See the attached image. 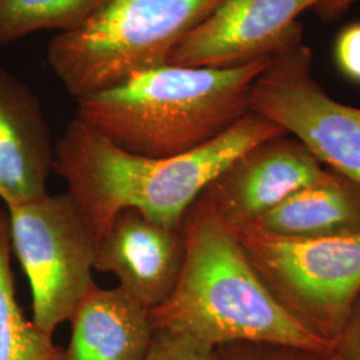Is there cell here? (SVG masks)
I'll return each instance as SVG.
<instances>
[{"mask_svg": "<svg viewBox=\"0 0 360 360\" xmlns=\"http://www.w3.org/2000/svg\"><path fill=\"white\" fill-rule=\"evenodd\" d=\"M287 135L251 111L187 154L148 158L132 154L74 117L55 144L53 171L99 240L116 214L135 208L168 226H181L187 210L235 158L257 143Z\"/></svg>", "mask_w": 360, "mask_h": 360, "instance_id": "cell-1", "label": "cell"}, {"mask_svg": "<svg viewBox=\"0 0 360 360\" xmlns=\"http://www.w3.org/2000/svg\"><path fill=\"white\" fill-rule=\"evenodd\" d=\"M186 254L167 300L148 309L155 330L188 335L212 347L270 342L333 349L311 334L271 295L245 257L236 232L203 193L181 220Z\"/></svg>", "mask_w": 360, "mask_h": 360, "instance_id": "cell-2", "label": "cell"}, {"mask_svg": "<svg viewBox=\"0 0 360 360\" xmlns=\"http://www.w3.org/2000/svg\"><path fill=\"white\" fill-rule=\"evenodd\" d=\"M270 62L232 68L159 65L77 99L75 117L132 154H187L251 112L254 83Z\"/></svg>", "mask_w": 360, "mask_h": 360, "instance_id": "cell-3", "label": "cell"}, {"mask_svg": "<svg viewBox=\"0 0 360 360\" xmlns=\"http://www.w3.org/2000/svg\"><path fill=\"white\" fill-rule=\"evenodd\" d=\"M223 0H101L84 23L53 37L47 60L80 99L167 65L183 39Z\"/></svg>", "mask_w": 360, "mask_h": 360, "instance_id": "cell-4", "label": "cell"}, {"mask_svg": "<svg viewBox=\"0 0 360 360\" xmlns=\"http://www.w3.org/2000/svg\"><path fill=\"white\" fill-rule=\"evenodd\" d=\"M233 231L275 300L334 348L360 294V235L291 239L252 224Z\"/></svg>", "mask_w": 360, "mask_h": 360, "instance_id": "cell-5", "label": "cell"}, {"mask_svg": "<svg viewBox=\"0 0 360 360\" xmlns=\"http://www.w3.org/2000/svg\"><path fill=\"white\" fill-rule=\"evenodd\" d=\"M7 210L11 245L31 284L32 322L52 336L95 283L98 239L68 193Z\"/></svg>", "mask_w": 360, "mask_h": 360, "instance_id": "cell-6", "label": "cell"}, {"mask_svg": "<svg viewBox=\"0 0 360 360\" xmlns=\"http://www.w3.org/2000/svg\"><path fill=\"white\" fill-rule=\"evenodd\" d=\"M251 111L303 143L324 167L360 186V108L336 102L312 75L300 44L271 59L251 92Z\"/></svg>", "mask_w": 360, "mask_h": 360, "instance_id": "cell-7", "label": "cell"}, {"mask_svg": "<svg viewBox=\"0 0 360 360\" xmlns=\"http://www.w3.org/2000/svg\"><path fill=\"white\" fill-rule=\"evenodd\" d=\"M322 0H223L180 41L167 65L232 68L274 59L303 44L297 18Z\"/></svg>", "mask_w": 360, "mask_h": 360, "instance_id": "cell-8", "label": "cell"}, {"mask_svg": "<svg viewBox=\"0 0 360 360\" xmlns=\"http://www.w3.org/2000/svg\"><path fill=\"white\" fill-rule=\"evenodd\" d=\"M326 171L303 143L287 134L235 158L202 193L219 218L239 229L255 223Z\"/></svg>", "mask_w": 360, "mask_h": 360, "instance_id": "cell-9", "label": "cell"}, {"mask_svg": "<svg viewBox=\"0 0 360 360\" xmlns=\"http://www.w3.org/2000/svg\"><path fill=\"white\" fill-rule=\"evenodd\" d=\"M184 254L181 226L163 224L135 208H124L98 240L95 270L112 274L117 287L153 309L174 292Z\"/></svg>", "mask_w": 360, "mask_h": 360, "instance_id": "cell-10", "label": "cell"}, {"mask_svg": "<svg viewBox=\"0 0 360 360\" xmlns=\"http://www.w3.org/2000/svg\"><path fill=\"white\" fill-rule=\"evenodd\" d=\"M55 146L39 99L0 68V199L20 206L47 195Z\"/></svg>", "mask_w": 360, "mask_h": 360, "instance_id": "cell-11", "label": "cell"}, {"mask_svg": "<svg viewBox=\"0 0 360 360\" xmlns=\"http://www.w3.org/2000/svg\"><path fill=\"white\" fill-rule=\"evenodd\" d=\"M70 322L59 360H146L154 338L148 309L120 287L92 284Z\"/></svg>", "mask_w": 360, "mask_h": 360, "instance_id": "cell-12", "label": "cell"}, {"mask_svg": "<svg viewBox=\"0 0 360 360\" xmlns=\"http://www.w3.org/2000/svg\"><path fill=\"white\" fill-rule=\"evenodd\" d=\"M252 226L291 239L360 235V186L327 168L321 179L288 196Z\"/></svg>", "mask_w": 360, "mask_h": 360, "instance_id": "cell-13", "label": "cell"}, {"mask_svg": "<svg viewBox=\"0 0 360 360\" xmlns=\"http://www.w3.org/2000/svg\"><path fill=\"white\" fill-rule=\"evenodd\" d=\"M10 217L0 208V360H59L62 348L28 321L15 296Z\"/></svg>", "mask_w": 360, "mask_h": 360, "instance_id": "cell-14", "label": "cell"}, {"mask_svg": "<svg viewBox=\"0 0 360 360\" xmlns=\"http://www.w3.org/2000/svg\"><path fill=\"white\" fill-rule=\"evenodd\" d=\"M101 0H0V44L44 30L71 31L87 20Z\"/></svg>", "mask_w": 360, "mask_h": 360, "instance_id": "cell-15", "label": "cell"}, {"mask_svg": "<svg viewBox=\"0 0 360 360\" xmlns=\"http://www.w3.org/2000/svg\"><path fill=\"white\" fill-rule=\"evenodd\" d=\"M219 360H340L334 349L270 342H231L217 347Z\"/></svg>", "mask_w": 360, "mask_h": 360, "instance_id": "cell-16", "label": "cell"}, {"mask_svg": "<svg viewBox=\"0 0 360 360\" xmlns=\"http://www.w3.org/2000/svg\"><path fill=\"white\" fill-rule=\"evenodd\" d=\"M146 360H219L218 349L188 335L155 330Z\"/></svg>", "mask_w": 360, "mask_h": 360, "instance_id": "cell-17", "label": "cell"}, {"mask_svg": "<svg viewBox=\"0 0 360 360\" xmlns=\"http://www.w3.org/2000/svg\"><path fill=\"white\" fill-rule=\"evenodd\" d=\"M335 51L340 70L360 83V23L348 26L340 32Z\"/></svg>", "mask_w": 360, "mask_h": 360, "instance_id": "cell-18", "label": "cell"}, {"mask_svg": "<svg viewBox=\"0 0 360 360\" xmlns=\"http://www.w3.org/2000/svg\"><path fill=\"white\" fill-rule=\"evenodd\" d=\"M333 349L340 360H360V294Z\"/></svg>", "mask_w": 360, "mask_h": 360, "instance_id": "cell-19", "label": "cell"}, {"mask_svg": "<svg viewBox=\"0 0 360 360\" xmlns=\"http://www.w3.org/2000/svg\"><path fill=\"white\" fill-rule=\"evenodd\" d=\"M360 0H322L314 10L322 16L324 20H334L346 13L349 6Z\"/></svg>", "mask_w": 360, "mask_h": 360, "instance_id": "cell-20", "label": "cell"}]
</instances>
